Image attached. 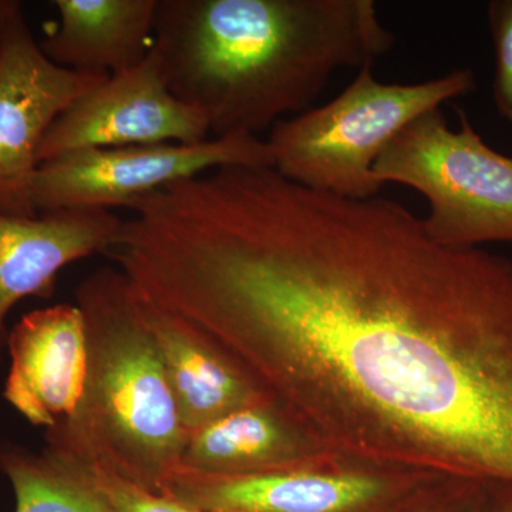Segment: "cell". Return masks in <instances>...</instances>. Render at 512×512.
Returning a JSON list of instances; mask_svg holds the SVG:
<instances>
[{"label": "cell", "mask_w": 512, "mask_h": 512, "mask_svg": "<svg viewBox=\"0 0 512 512\" xmlns=\"http://www.w3.org/2000/svg\"><path fill=\"white\" fill-rule=\"evenodd\" d=\"M305 446L272 400L244 407L188 436L181 466L214 474H252L299 466Z\"/></svg>", "instance_id": "14"}, {"label": "cell", "mask_w": 512, "mask_h": 512, "mask_svg": "<svg viewBox=\"0 0 512 512\" xmlns=\"http://www.w3.org/2000/svg\"><path fill=\"white\" fill-rule=\"evenodd\" d=\"M231 165L271 167L261 137L234 134L195 144L87 148L43 161L33 181L36 211L130 208L168 185Z\"/></svg>", "instance_id": "6"}, {"label": "cell", "mask_w": 512, "mask_h": 512, "mask_svg": "<svg viewBox=\"0 0 512 512\" xmlns=\"http://www.w3.org/2000/svg\"><path fill=\"white\" fill-rule=\"evenodd\" d=\"M0 474L12 485L15 512H111L82 467L50 448L0 441Z\"/></svg>", "instance_id": "15"}, {"label": "cell", "mask_w": 512, "mask_h": 512, "mask_svg": "<svg viewBox=\"0 0 512 512\" xmlns=\"http://www.w3.org/2000/svg\"><path fill=\"white\" fill-rule=\"evenodd\" d=\"M134 295L188 436L229 413L268 400L254 377L205 330Z\"/></svg>", "instance_id": "12"}, {"label": "cell", "mask_w": 512, "mask_h": 512, "mask_svg": "<svg viewBox=\"0 0 512 512\" xmlns=\"http://www.w3.org/2000/svg\"><path fill=\"white\" fill-rule=\"evenodd\" d=\"M67 457L72 458L82 467L83 473L89 478L90 483L96 488L111 512H202L171 495L134 483L109 468L80 460V458Z\"/></svg>", "instance_id": "16"}, {"label": "cell", "mask_w": 512, "mask_h": 512, "mask_svg": "<svg viewBox=\"0 0 512 512\" xmlns=\"http://www.w3.org/2000/svg\"><path fill=\"white\" fill-rule=\"evenodd\" d=\"M487 22L493 39V101L501 119L512 123V0H491Z\"/></svg>", "instance_id": "17"}, {"label": "cell", "mask_w": 512, "mask_h": 512, "mask_svg": "<svg viewBox=\"0 0 512 512\" xmlns=\"http://www.w3.org/2000/svg\"><path fill=\"white\" fill-rule=\"evenodd\" d=\"M74 299L86 326V379L72 416L43 431L45 447L161 493L188 433L133 288L117 266H103Z\"/></svg>", "instance_id": "3"}, {"label": "cell", "mask_w": 512, "mask_h": 512, "mask_svg": "<svg viewBox=\"0 0 512 512\" xmlns=\"http://www.w3.org/2000/svg\"><path fill=\"white\" fill-rule=\"evenodd\" d=\"M128 275L217 340L309 450L512 484L507 256L439 244L390 198L232 165L158 195Z\"/></svg>", "instance_id": "1"}, {"label": "cell", "mask_w": 512, "mask_h": 512, "mask_svg": "<svg viewBox=\"0 0 512 512\" xmlns=\"http://www.w3.org/2000/svg\"><path fill=\"white\" fill-rule=\"evenodd\" d=\"M123 224L103 210H57L32 218L0 212V365L12 309L26 298H52L60 272L80 259L111 251Z\"/></svg>", "instance_id": "11"}, {"label": "cell", "mask_w": 512, "mask_h": 512, "mask_svg": "<svg viewBox=\"0 0 512 512\" xmlns=\"http://www.w3.org/2000/svg\"><path fill=\"white\" fill-rule=\"evenodd\" d=\"M421 485L375 471L295 467L227 476L178 466L161 493L202 512H397Z\"/></svg>", "instance_id": "9"}, {"label": "cell", "mask_w": 512, "mask_h": 512, "mask_svg": "<svg viewBox=\"0 0 512 512\" xmlns=\"http://www.w3.org/2000/svg\"><path fill=\"white\" fill-rule=\"evenodd\" d=\"M394 43L373 0H158L153 49L214 137H259Z\"/></svg>", "instance_id": "2"}, {"label": "cell", "mask_w": 512, "mask_h": 512, "mask_svg": "<svg viewBox=\"0 0 512 512\" xmlns=\"http://www.w3.org/2000/svg\"><path fill=\"white\" fill-rule=\"evenodd\" d=\"M484 484L468 480H440L436 490L420 487L397 512H481Z\"/></svg>", "instance_id": "18"}, {"label": "cell", "mask_w": 512, "mask_h": 512, "mask_svg": "<svg viewBox=\"0 0 512 512\" xmlns=\"http://www.w3.org/2000/svg\"><path fill=\"white\" fill-rule=\"evenodd\" d=\"M481 512H512V484H484Z\"/></svg>", "instance_id": "19"}, {"label": "cell", "mask_w": 512, "mask_h": 512, "mask_svg": "<svg viewBox=\"0 0 512 512\" xmlns=\"http://www.w3.org/2000/svg\"><path fill=\"white\" fill-rule=\"evenodd\" d=\"M372 67L359 70L329 103L272 127L265 141L276 173L313 191L353 200L377 197L384 184L373 168L393 138L423 114L477 87L470 69L399 84L375 79Z\"/></svg>", "instance_id": "4"}, {"label": "cell", "mask_w": 512, "mask_h": 512, "mask_svg": "<svg viewBox=\"0 0 512 512\" xmlns=\"http://www.w3.org/2000/svg\"><path fill=\"white\" fill-rule=\"evenodd\" d=\"M59 23L43 53L73 72L109 77L143 62L154 46L158 0H53Z\"/></svg>", "instance_id": "13"}, {"label": "cell", "mask_w": 512, "mask_h": 512, "mask_svg": "<svg viewBox=\"0 0 512 512\" xmlns=\"http://www.w3.org/2000/svg\"><path fill=\"white\" fill-rule=\"evenodd\" d=\"M107 77L57 66L43 53L23 8L0 42V212L39 215L32 190L40 144L70 106Z\"/></svg>", "instance_id": "7"}, {"label": "cell", "mask_w": 512, "mask_h": 512, "mask_svg": "<svg viewBox=\"0 0 512 512\" xmlns=\"http://www.w3.org/2000/svg\"><path fill=\"white\" fill-rule=\"evenodd\" d=\"M20 8H22V3L18 0H0V42H2L10 20Z\"/></svg>", "instance_id": "20"}, {"label": "cell", "mask_w": 512, "mask_h": 512, "mask_svg": "<svg viewBox=\"0 0 512 512\" xmlns=\"http://www.w3.org/2000/svg\"><path fill=\"white\" fill-rule=\"evenodd\" d=\"M373 171L380 183L406 185L426 198L424 229L439 244H512V158L488 146L464 111L457 130L440 109L412 121Z\"/></svg>", "instance_id": "5"}, {"label": "cell", "mask_w": 512, "mask_h": 512, "mask_svg": "<svg viewBox=\"0 0 512 512\" xmlns=\"http://www.w3.org/2000/svg\"><path fill=\"white\" fill-rule=\"evenodd\" d=\"M208 138L207 123L174 96L151 49L143 62L107 77L60 114L37 158L42 164L87 148L195 144Z\"/></svg>", "instance_id": "8"}, {"label": "cell", "mask_w": 512, "mask_h": 512, "mask_svg": "<svg viewBox=\"0 0 512 512\" xmlns=\"http://www.w3.org/2000/svg\"><path fill=\"white\" fill-rule=\"evenodd\" d=\"M6 355L3 399L16 413L43 431L72 416L87 369L86 326L76 303L26 313L9 330Z\"/></svg>", "instance_id": "10"}]
</instances>
